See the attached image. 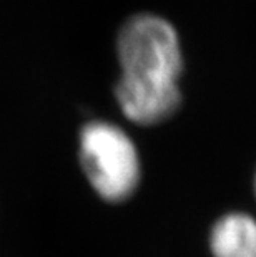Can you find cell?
<instances>
[{
	"instance_id": "3",
	"label": "cell",
	"mask_w": 256,
	"mask_h": 257,
	"mask_svg": "<svg viewBox=\"0 0 256 257\" xmlns=\"http://www.w3.org/2000/svg\"><path fill=\"white\" fill-rule=\"evenodd\" d=\"M210 244L215 257H256V221L241 212L223 216L211 231Z\"/></svg>"
},
{
	"instance_id": "4",
	"label": "cell",
	"mask_w": 256,
	"mask_h": 257,
	"mask_svg": "<svg viewBox=\"0 0 256 257\" xmlns=\"http://www.w3.org/2000/svg\"><path fill=\"white\" fill-rule=\"evenodd\" d=\"M254 186H256V183H254Z\"/></svg>"
},
{
	"instance_id": "2",
	"label": "cell",
	"mask_w": 256,
	"mask_h": 257,
	"mask_svg": "<svg viewBox=\"0 0 256 257\" xmlns=\"http://www.w3.org/2000/svg\"><path fill=\"white\" fill-rule=\"evenodd\" d=\"M80 160L90 184L107 201H123L140 181V161L133 141L107 121L85 124L80 135Z\"/></svg>"
},
{
	"instance_id": "1",
	"label": "cell",
	"mask_w": 256,
	"mask_h": 257,
	"mask_svg": "<svg viewBox=\"0 0 256 257\" xmlns=\"http://www.w3.org/2000/svg\"><path fill=\"white\" fill-rule=\"evenodd\" d=\"M117 50L122 76L115 95L125 116L138 124L170 118L182 101V50L175 29L156 15H137L122 27Z\"/></svg>"
}]
</instances>
